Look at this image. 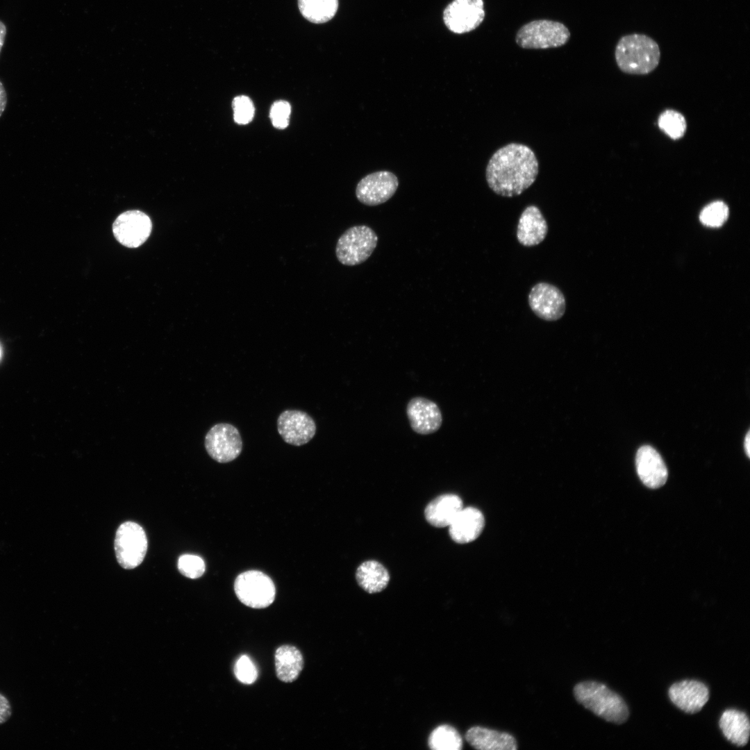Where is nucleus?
I'll use <instances>...</instances> for the list:
<instances>
[{
  "label": "nucleus",
  "mask_w": 750,
  "mask_h": 750,
  "mask_svg": "<svg viewBox=\"0 0 750 750\" xmlns=\"http://www.w3.org/2000/svg\"><path fill=\"white\" fill-rule=\"evenodd\" d=\"M671 701L679 709L689 714L698 712L709 699V690L703 683L685 680L674 683L669 689Z\"/></svg>",
  "instance_id": "obj_15"
},
{
  "label": "nucleus",
  "mask_w": 750,
  "mask_h": 750,
  "mask_svg": "<svg viewBox=\"0 0 750 750\" xmlns=\"http://www.w3.org/2000/svg\"><path fill=\"white\" fill-rule=\"evenodd\" d=\"M532 311L545 321L560 319L566 310V301L561 290L556 286L546 282L535 284L528 297Z\"/></svg>",
  "instance_id": "obj_11"
},
{
  "label": "nucleus",
  "mask_w": 750,
  "mask_h": 750,
  "mask_svg": "<svg viewBox=\"0 0 750 750\" xmlns=\"http://www.w3.org/2000/svg\"><path fill=\"white\" fill-rule=\"evenodd\" d=\"M484 525L485 519L479 510L462 508L449 526V535L457 543H469L480 535Z\"/></svg>",
  "instance_id": "obj_18"
},
{
  "label": "nucleus",
  "mask_w": 750,
  "mask_h": 750,
  "mask_svg": "<svg viewBox=\"0 0 750 750\" xmlns=\"http://www.w3.org/2000/svg\"><path fill=\"white\" fill-rule=\"evenodd\" d=\"M548 233L547 221L538 207L530 205L524 208L518 220L517 239L524 247L541 243Z\"/></svg>",
  "instance_id": "obj_17"
},
{
  "label": "nucleus",
  "mask_w": 750,
  "mask_h": 750,
  "mask_svg": "<svg viewBox=\"0 0 750 750\" xmlns=\"http://www.w3.org/2000/svg\"><path fill=\"white\" fill-rule=\"evenodd\" d=\"M147 538L143 528L133 522L122 523L117 530L114 547L121 567L131 569L140 565L147 551Z\"/></svg>",
  "instance_id": "obj_6"
},
{
  "label": "nucleus",
  "mask_w": 750,
  "mask_h": 750,
  "mask_svg": "<svg viewBox=\"0 0 750 750\" xmlns=\"http://www.w3.org/2000/svg\"><path fill=\"white\" fill-rule=\"evenodd\" d=\"M635 465L639 478L648 488H658L665 483L668 476L666 465L652 447L644 445L638 450Z\"/></svg>",
  "instance_id": "obj_16"
},
{
  "label": "nucleus",
  "mask_w": 750,
  "mask_h": 750,
  "mask_svg": "<svg viewBox=\"0 0 750 750\" xmlns=\"http://www.w3.org/2000/svg\"><path fill=\"white\" fill-rule=\"evenodd\" d=\"M462 508V499L454 494H445L432 500L424 510L426 521L437 528L449 526Z\"/></svg>",
  "instance_id": "obj_20"
},
{
  "label": "nucleus",
  "mask_w": 750,
  "mask_h": 750,
  "mask_svg": "<svg viewBox=\"0 0 750 750\" xmlns=\"http://www.w3.org/2000/svg\"><path fill=\"white\" fill-rule=\"evenodd\" d=\"M539 172L535 153L528 146L509 143L497 149L490 158L485 178L497 194L512 197L531 187Z\"/></svg>",
  "instance_id": "obj_1"
},
{
  "label": "nucleus",
  "mask_w": 750,
  "mask_h": 750,
  "mask_svg": "<svg viewBox=\"0 0 750 750\" xmlns=\"http://www.w3.org/2000/svg\"><path fill=\"white\" fill-rule=\"evenodd\" d=\"M233 117L239 124L249 123L253 116L255 108L251 100L247 96L241 95L233 101Z\"/></svg>",
  "instance_id": "obj_29"
},
{
  "label": "nucleus",
  "mask_w": 750,
  "mask_h": 750,
  "mask_svg": "<svg viewBox=\"0 0 750 750\" xmlns=\"http://www.w3.org/2000/svg\"><path fill=\"white\" fill-rule=\"evenodd\" d=\"M152 228L150 218L140 210H128L119 215L112 224L116 240L128 248H136L149 237Z\"/></svg>",
  "instance_id": "obj_12"
},
{
  "label": "nucleus",
  "mask_w": 750,
  "mask_h": 750,
  "mask_svg": "<svg viewBox=\"0 0 750 750\" xmlns=\"http://www.w3.org/2000/svg\"><path fill=\"white\" fill-rule=\"evenodd\" d=\"M428 744L433 750H460L462 740L458 731L448 724L436 727L428 737Z\"/></svg>",
  "instance_id": "obj_25"
},
{
  "label": "nucleus",
  "mask_w": 750,
  "mask_h": 750,
  "mask_svg": "<svg viewBox=\"0 0 750 750\" xmlns=\"http://www.w3.org/2000/svg\"><path fill=\"white\" fill-rule=\"evenodd\" d=\"M291 107L288 101L281 100L273 103L269 112V117L273 126L278 128H285L289 124Z\"/></svg>",
  "instance_id": "obj_31"
},
{
  "label": "nucleus",
  "mask_w": 750,
  "mask_h": 750,
  "mask_svg": "<svg viewBox=\"0 0 750 750\" xmlns=\"http://www.w3.org/2000/svg\"><path fill=\"white\" fill-rule=\"evenodd\" d=\"M234 590L238 599L245 606L253 608L268 607L273 603L276 595L272 580L256 570L239 574L235 581Z\"/></svg>",
  "instance_id": "obj_7"
},
{
  "label": "nucleus",
  "mask_w": 750,
  "mask_h": 750,
  "mask_svg": "<svg viewBox=\"0 0 750 750\" xmlns=\"http://www.w3.org/2000/svg\"><path fill=\"white\" fill-rule=\"evenodd\" d=\"M484 17L483 0H453L443 12L445 26L457 34L474 30L482 23Z\"/></svg>",
  "instance_id": "obj_9"
},
{
  "label": "nucleus",
  "mask_w": 750,
  "mask_h": 750,
  "mask_svg": "<svg viewBox=\"0 0 750 750\" xmlns=\"http://www.w3.org/2000/svg\"><path fill=\"white\" fill-rule=\"evenodd\" d=\"M274 661L276 676L285 683L294 681L303 667L302 654L294 646L283 645L278 647L275 653Z\"/></svg>",
  "instance_id": "obj_22"
},
{
  "label": "nucleus",
  "mask_w": 750,
  "mask_h": 750,
  "mask_svg": "<svg viewBox=\"0 0 750 750\" xmlns=\"http://www.w3.org/2000/svg\"><path fill=\"white\" fill-rule=\"evenodd\" d=\"M744 449L748 457L750 456V431H749L744 438Z\"/></svg>",
  "instance_id": "obj_35"
},
{
  "label": "nucleus",
  "mask_w": 750,
  "mask_h": 750,
  "mask_svg": "<svg viewBox=\"0 0 750 750\" xmlns=\"http://www.w3.org/2000/svg\"><path fill=\"white\" fill-rule=\"evenodd\" d=\"M724 737L738 747L745 746L749 739L750 723L744 712L728 709L725 710L719 721Z\"/></svg>",
  "instance_id": "obj_21"
},
{
  "label": "nucleus",
  "mask_w": 750,
  "mask_h": 750,
  "mask_svg": "<svg viewBox=\"0 0 750 750\" xmlns=\"http://www.w3.org/2000/svg\"><path fill=\"white\" fill-rule=\"evenodd\" d=\"M177 565L181 574L192 579L201 577L206 569L204 560L194 554L181 555L178 558Z\"/></svg>",
  "instance_id": "obj_28"
},
{
  "label": "nucleus",
  "mask_w": 750,
  "mask_h": 750,
  "mask_svg": "<svg viewBox=\"0 0 750 750\" xmlns=\"http://www.w3.org/2000/svg\"><path fill=\"white\" fill-rule=\"evenodd\" d=\"M617 66L624 73L647 74L658 65L660 50L651 37L642 33L625 35L618 40L615 50Z\"/></svg>",
  "instance_id": "obj_2"
},
{
  "label": "nucleus",
  "mask_w": 750,
  "mask_h": 750,
  "mask_svg": "<svg viewBox=\"0 0 750 750\" xmlns=\"http://www.w3.org/2000/svg\"><path fill=\"white\" fill-rule=\"evenodd\" d=\"M574 695L577 702L606 721L621 724L628 717L624 699L603 683L581 682L574 686Z\"/></svg>",
  "instance_id": "obj_3"
},
{
  "label": "nucleus",
  "mask_w": 750,
  "mask_h": 750,
  "mask_svg": "<svg viewBox=\"0 0 750 750\" xmlns=\"http://www.w3.org/2000/svg\"><path fill=\"white\" fill-rule=\"evenodd\" d=\"M234 674L236 678L244 684L254 683L258 677V670L256 665L251 658L246 655H242L236 661L234 667Z\"/></svg>",
  "instance_id": "obj_30"
},
{
  "label": "nucleus",
  "mask_w": 750,
  "mask_h": 750,
  "mask_svg": "<svg viewBox=\"0 0 750 750\" xmlns=\"http://www.w3.org/2000/svg\"><path fill=\"white\" fill-rule=\"evenodd\" d=\"M728 216V208L726 203L717 201L707 205L701 212L699 219L706 226L718 227L722 226Z\"/></svg>",
  "instance_id": "obj_27"
},
{
  "label": "nucleus",
  "mask_w": 750,
  "mask_h": 750,
  "mask_svg": "<svg viewBox=\"0 0 750 750\" xmlns=\"http://www.w3.org/2000/svg\"><path fill=\"white\" fill-rule=\"evenodd\" d=\"M12 714V708L8 699L0 693V724L7 722Z\"/></svg>",
  "instance_id": "obj_32"
},
{
  "label": "nucleus",
  "mask_w": 750,
  "mask_h": 750,
  "mask_svg": "<svg viewBox=\"0 0 750 750\" xmlns=\"http://www.w3.org/2000/svg\"><path fill=\"white\" fill-rule=\"evenodd\" d=\"M277 429L286 443L301 446L313 438L316 433V424L314 419L304 411L286 410L278 417Z\"/></svg>",
  "instance_id": "obj_13"
},
{
  "label": "nucleus",
  "mask_w": 750,
  "mask_h": 750,
  "mask_svg": "<svg viewBox=\"0 0 750 750\" xmlns=\"http://www.w3.org/2000/svg\"><path fill=\"white\" fill-rule=\"evenodd\" d=\"M338 4V0H298L303 17L315 24L331 20L337 12Z\"/></svg>",
  "instance_id": "obj_24"
},
{
  "label": "nucleus",
  "mask_w": 750,
  "mask_h": 750,
  "mask_svg": "<svg viewBox=\"0 0 750 750\" xmlns=\"http://www.w3.org/2000/svg\"><path fill=\"white\" fill-rule=\"evenodd\" d=\"M659 128L672 139H679L686 131V121L680 112L667 110L658 118Z\"/></svg>",
  "instance_id": "obj_26"
},
{
  "label": "nucleus",
  "mask_w": 750,
  "mask_h": 750,
  "mask_svg": "<svg viewBox=\"0 0 750 750\" xmlns=\"http://www.w3.org/2000/svg\"><path fill=\"white\" fill-rule=\"evenodd\" d=\"M570 32L562 23L547 19L530 22L517 31L515 41L524 49H549L564 45Z\"/></svg>",
  "instance_id": "obj_5"
},
{
  "label": "nucleus",
  "mask_w": 750,
  "mask_h": 750,
  "mask_svg": "<svg viewBox=\"0 0 750 750\" xmlns=\"http://www.w3.org/2000/svg\"><path fill=\"white\" fill-rule=\"evenodd\" d=\"M467 742L479 750H515V738L510 734L481 726H473L465 733Z\"/></svg>",
  "instance_id": "obj_19"
},
{
  "label": "nucleus",
  "mask_w": 750,
  "mask_h": 750,
  "mask_svg": "<svg viewBox=\"0 0 750 750\" xmlns=\"http://www.w3.org/2000/svg\"><path fill=\"white\" fill-rule=\"evenodd\" d=\"M378 236L365 225L350 227L338 240L335 255L338 261L347 266L366 261L376 247Z\"/></svg>",
  "instance_id": "obj_4"
},
{
  "label": "nucleus",
  "mask_w": 750,
  "mask_h": 750,
  "mask_svg": "<svg viewBox=\"0 0 750 750\" xmlns=\"http://www.w3.org/2000/svg\"><path fill=\"white\" fill-rule=\"evenodd\" d=\"M356 578L358 585L370 594L382 591L390 581L388 570L376 560L362 562L357 568Z\"/></svg>",
  "instance_id": "obj_23"
},
{
  "label": "nucleus",
  "mask_w": 750,
  "mask_h": 750,
  "mask_svg": "<svg viewBox=\"0 0 750 750\" xmlns=\"http://www.w3.org/2000/svg\"><path fill=\"white\" fill-rule=\"evenodd\" d=\"M205 448L213 460L226 463L233 461L241 453L242 440L235 426L228 423H219L208 431Z\"/></svg>",
  "instance_id": "obj_8"
},
{
  "label": "nucleus",
  "mask_w": 750,
  "mask_h": 750,
  "mask_svg": "<svg viewBox=\"0 0 750 750\" xmlns=\"http://www.w3.org/2000/svg\"><path fill=\"white\" fill-rule=\"evenodd\" d=\"M406 414L411 428L420 435L433 433L442 424V415L438 404L424 397L411 399L407 404Z\"/></svg>",
  "instance_id": "obj_14"
},
{
  "label": "nucleus",
  "mask_w": 750,
  "mask_h": 750,
  "mask_svg": "<svg viewBox=\"0 0 750 750\" xmlns=\"http://www.w3.org/2000/svg\"><path fill=\"white\" fill-rule=\"evenodd\" d=\"M399 186L397 176L389 171H378L362 178L356 188L358 200L369 206L382 204L388 201Z\"/></svg>",
  "instance_id": "obj_10"
},
{
  "label": "nucleus",
  "mask_w": 750,
  "mask_h": 750,
  "mask_svg": "<svg viewBox=\"0 0 750 750\" xmlns=\"http://www.w3.org/2000/svg\"><path fill=\"white\" fill-rule=\"evenodd\" d=\"M7 103V96L6 90L0 81V117L2 115Z\"/></svg>",
  "instance_id": "obj_33"
},
{
  "label": "nucleus",
  "mask_w": 750,
  "mask_h": 750,
  "mask_svg": "<svg viewBox=\"0 0 750 750\" xmlns=\"http://www.w3.org/2000/svg\"><path fill=\"white\" fill-rule=\"evenodd\" d=\"M0 356H1V350H0Z\"/></svg>",
  "instance_id": "obj_36"
},
{
  "label": "nucleus",
  "mask_w": 750,
  "mask_h": 750,
  "mask_svg": "<svg viewBox=\"0 0 750 750\" xmlns=\"http://www.w3.org/2000/svg\"><path fill=\"white\" fill-rule=\"evenodd\" d=\"M6 28L4 24L0 21V52L5 40Z\"/></svg>",
  "instance_id": "obj_34"
}]
</instances>
